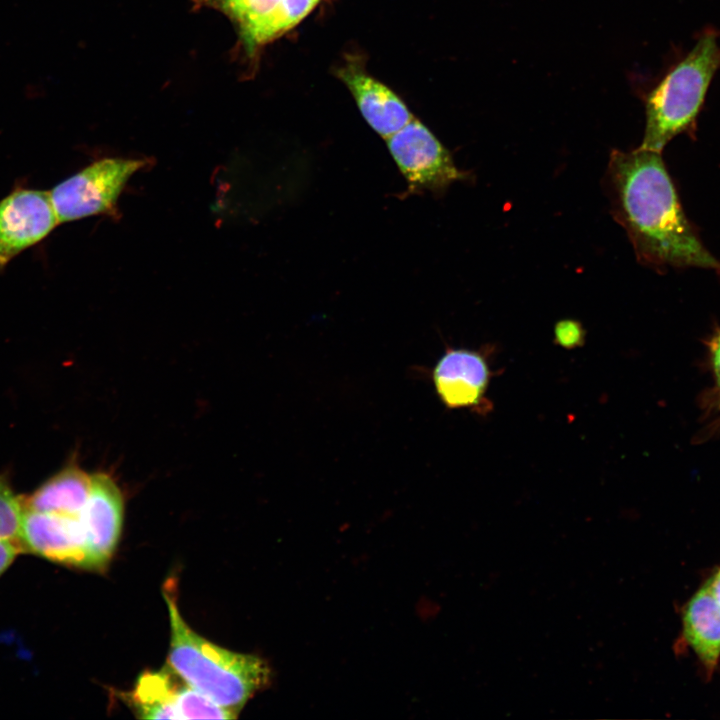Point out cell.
<instances>
[{
	"instance_id": "ffe728a7",
	"label": "cell",
	"mask_w": 720,
	"mask_h": 720,
	"mask_svg": "<svg viewBox=\"0 0 720 720\" xmlns=\"http://www.w3.org/2000/svg\"><path fill=\"white\" fill-rule=\"evenodd\" d=\"M703 406L706 410L720 417V384L704 393Z\"/></svg>"
},
{
	"instance_id": "5b68a950",
	"label": "cell",
	"mask_w": 720,
	"mask_h": 720,
	"mask_svg": "<svg viewBox=\"0 0 720 720\" xmlns=\"http://www.w3.org/2000/svg\"><path fill=\"white\" fill-rule=\"evenodd\" d=\"M387 148L410 191L439 192L466 179L449 151L418 119L385 139Z\"/></svg>"
},
{
	"instance_id": "6da1fadb",
	"label": "cell",
	"mask_w": 720,
	"mask_h": 720,
	"mask_svg": "<svg viewBox=\"0 0 720 720\" xmlns=\"http://www.w3.org/2000/svg\"><path fill=\"white\" fill-rule=\"evenodd\" d=\"M605 185L615 220L625 229L642 264L720 271V261L702 244L679 202L661 153L613 150Z\"/></svg>"
},
{
	"instance_id": "8fae6325",
	"label": "cell",
	"mask_w": 720,
	"mask_h": 720,
	"mask_svg": "<svg viewBox=\"0 0 720 720\" xmlns=\"http://www.w3.org/2000/svg\"><path fill=\"white\" fill-rule=\"evenodd\" d=\"M681 639L709 679L720 663V606L705 582L681 609Z\"/></svg>"
},
{
	"instance_id": "7c38bea8",
	"label": "cell",
	"mask_w": 720,
	"mask_h": 720,
	"mask_svg": "<svg viewBox=\"0 0 720 720\" xmlns=\"http://www.w3.org/2000/svg\"><path fill=\"white\" fill-rule=\"evenodd\" d=\"M92 488V475L75 461L45 481L29 496H22L24 510L79 517Z\"/></svg>"
},
{
	"instance_id": "5bb4252c",
	"label": "cell",
	"mask_w": 720,
	"mask_h": 720,
	"mask_svg": "<svg viewBox=\"0 0 720 720\" xmlns=\"http://www.w3.org/2000/svg\"><path fill=\"white\" fill-rule=\"evenodd\" d=\"M320 0H281L255 35L252 45L272 40L303 20Z\"/></svg>"
},
{
	"instance_id": "7a4b0ae2",
	"label": "cell",
	"mask_w": 720,
	"mask_h": 720,
	"mask_svg": "<svg viewBox=\"0 0 720 720\" xmlns=\"http://www.w3.org/2000/svg\"><path fill=\"white\" fill-rule=\"evenodd\" d=\"M170 619L168 666L189 687L236 715L247 701L270 684L271 669L261 657L222 648L198 635L183 620L176 583L162 587Z\"/></svg>"
},
{
	"instance_id": "9a60e30c",
	"label": "cell",
	"mask_w": 720,
	"mask_h": 720,
	"mask_svg": "<svg viewBox=\"0 0 720 720\" xmlns=\"http://www.w3.org/2000/svg\"><path fill=\"white\" fill-rule=\"evenodd\" d=\"M281 0H227L219 7L239 25L243 39H253Z\"/></svg>"
},
{
	"instance_id": "9c48e42d",
	"label": "cell",
	"mask_w": 720,
	"mask_h": 720,
	"mask_svg": "<svg viewBox=\"0 0 720 720\" xmlns=\"http://www.w3.org/2000/svg\"><path fill=\"white\" fill-rule=\"evenodd\" d=\"M124 501L115 480L107 473L92 475V488L80 515L88 548V570L103 571L117 547Z\"/></svg>"
},
{
	"instance_id": "44dd1931",
	"label": "cell",
	"mask_w": 720,
	"mask_h": 720,
	"mask_svg": "<svg viewBox=\"0 0 720 720\" xmlns=\"http://www.w3.org/2000/svg\"><path fill=\"white\" fill-rule=\"evenodd\" d=\"M710 594L720 606V565L704 581Z\"/></svg>"
},
{
	"instance_id": "30bf717a",
	"label": "cell",
	"mask_w": 720,
	"mask_h": 720,
	"mask_svg": "<svg viewBox=\"0 0 720 720\" xmlns=\"http://www.w3.org/2000/svg\"><path fill=\"white\" fill-rule=\"evenodd\" d=\"M370 127L386 139L414 117L405 103L386 85L367 74L358 64L348 63L337 70Z\"/></svg>"
},
{
	"instance_id": "277c9868",
	"label": "cell",
	"mask_w": 720,
	"mask_h": 720,
	"mask_svg": "<svg viewBox=\"0 0 720 720\" xmlns=\"http://www.w3.org/2000/svg\"><path fill=\"white\" fill-rule=\"evenodd\" d=\"M145 165L142 159H102L56 185L50 196L59 223L111 212L129 178Z\"/></svg>"
},
{
	"instance_id": "3957f363",
	"label": "cell",
	"mask_w": 720,
	"mask_h": 720,
	"mask_svg": "<svg viewBox=\"0 0 720 720\" xmlns=\"http://www.w3.org/2000/svg\"><path fill=\"white\" fill-rule=\"evenodd\" d=\"M719 68L717 34L705 32L647 94L645 132L639 148L661 153L675 136L694 131L710 83Z\"/></svg>"
},
{
	"instance_id": "d6986e66",
	"label": "cell",
	"mask_w": 720,
	"mask_h": 720,
	"mask_svg": "<svg viewBox=\"0 0 720 720\" xmlns=\"http://www.w3.org/2000/svg\"><path fill=\"white\" fill-rule=\"evenodd\" d=\"M710 367L716 381L720 384V328L706 342Z\"/></svg>"
},
{
	"instance_id": "7402d4cb",
	"label": "cell",
	"mask_w": 720,
	"mask_h": 720,
	"mask_svg": "<svg viewBox=\"0 0 720 720\" xmlns=\"http://www.w3.org/2000/svg\"><path fill=\"white\" fill-rule=\"evenodd\" d=\"M214 1L218 4V6H220L222 3H224L227 0H214Z\"/></svg>"
},
{
	"instance_id": "ba28073f",
	"label": "cell",
	"mask_w": 720,
	"mask_h": 720,
	"mask_svg": "<svg viewBox=\"0 0 720 720\" xmlns=\"http://www.w3.org/2000/svg\"><path fill=\"white\" fill-rule=\"evenodd\" d=\"M20 542L24 553L88 570V548L80 516L24 510Z\"/></svg>"
},
{
	"instance_id": "8992f818",
	"label": "cell",
	"mask_w": 720,
	"mask_h": 720,
	"mask_svg": "<svg viewBox=\"0 0 720 720\" xmlns=\"http://www.w3.org/2000/svg\"><path fill=\"white\" fill-rule=\"evenodd\" d=\"M493 373L487 351L446 347L431 370L434 390L449 409L485 415L492 409L487 391Z\"/></svg>"
},
{
	"instance_id": "52a82bcc",
	"label": "cell",
	"mask_w": 720,
	"mask_h": 720,
	"mask_svg": "<svg viewBox=\"0 0 720 720\" xmlns=\"http://www.w3.org/2000/svg\"><path fill=\"white\" fill-rule=\"evenodd\" d=\"M59 224L50 192L17 188L0 200V270Z\"/></svg>"
},
{
	"instance_id": "e0dca14e",
	"label": "cell",
	"mask_w": 720,
	"mask_h": 720,
	"mask_svg": "<svg viewBox=\"0 0 720 720\" xmlns=\"http://www.w3.org/2000/svg\"><path fill=\"white\" fill-rule=\"evenodd\" d=\"M585 337V329L577 320L562 319L554 326V342L565 349L583 346Z\"/></svg>"
},
{
	"instance_id": "2e32d148",
	"label": "cell",
	"mask_w": 720,
	"mask_h": 720,
	"mask_svg": "<svg viewBox=\"0 0 720 720\" xmlns=\"http://www.w3.org/2000/svg\"><path fill=\"white\" fill-rule=\"evenodd\" d=\"M23 514L22 496L17 495L8 480L0 476V539L12 540L21 544Z\"/></svg>"
},
{
	"instance_id": "4fadbf2b",
	"label": "cell",
	"mask_w": 720,
	"mask_h": 720,
	"mask_svg": "<svg viewBox=\"0 0 720 720\" xmlns=\"http://www.w3.org/2000/svg\"><path fill=\"white\" fill-rule=\"evenodd\" d=\"M175 672L166 666L162 670L145 672L129 694V703L137 717L143 719H181L177 707L182 686L175 681Z\"/></svg>"
},
{
	"instance_id": "ac0fdd59",
	"label": "cell",
	"mask_w": 720,
	"mask_h": 720,
	"mask_svg": "<svg viewBox=\"0 0 720 720\" xmlns=\"http://www.w3.org/2000/svg\"><path fill=\"white\" fill-rule=\"evenodd\" d=\"M21 553H24V550L20 543L0 539V577Z\"/></svg>"
}]
</instances>
